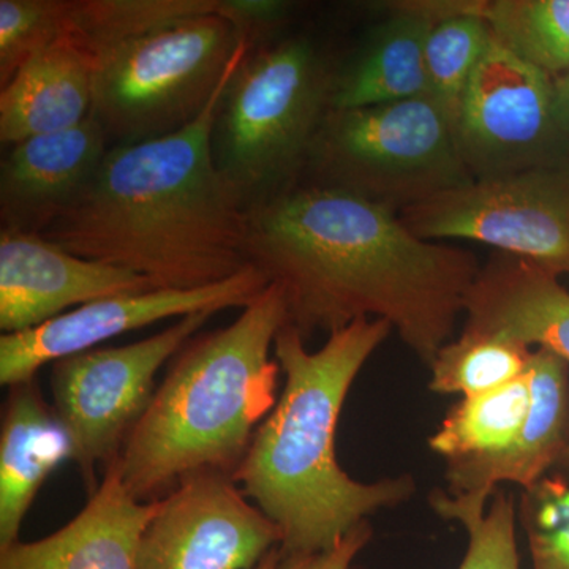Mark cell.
Wrapping results in <instances>:
<instances>
[{"label":"cell","instance_id":"6da1fadb","mask_svg":"<svg viewBox=\"0 0 569 569\" xmlns=\"http://www.w3.org/2000/svg\"><path fill=\"white\" fill-rule=\"evenodd\" d=\"M246 253L282 288L288 325L302 339L376 318L427 366L481 271L473 253L419 238L395 209L329 183L247 209Z\"/></svg>","mask_w":569,"mask_h":569},{"label":"cell","instance_id":"7a4b0ae2","mask_svg":"<svg viewBox=\"0 0 569 569\" xmlns=\"http://www.w3.org/2000/svg\"><path fill=\"white\" fill-rule=\"evenodd\" d=\"M241 62L189 126L111 148L84 192L41 236L163 290L208 287L247 268L246 200L212 151L217 112Z\"/></svg>","mask_w":569,"mask_h":569},{"label":"cell","instance_id":"3957f363","mask_svg":"<svg viewBox=\"0 0 569 569\" xmlns=\"http://www.w3.org/2000/svg\"><path fill=\"white\" fill-rule=\"evenodd\" d=\"M391 331L385 320L359 318L331 332L318 351L307 350L291 325L276 337L283 389L233 479L280 530L282 557L335 548L370 515L403 503L417 490L410 475L356 481L337 460V426L348 392Z\"/></svg>","mask_w":569,"mask_h":569},{"label":"cell","instance_id":"277c9868","mask_svg":"<svg viewBox=\"0 0 569 569\" xmlns=\"http://www.w3.org/2000/svg\"><path fill=\"white\" fill-rule=\"evenodd\" d=\"M288 323L282 288L269 283L233 323L193 337L133 427L119 458L137 500L167 496L203 471L231 475L279 396L276 337Z\"/></svg>","mask_w":569,"mask_h":569},{"label":"cell","instance_id":"5b68a950","mask_svg":"<svg viewBox=\"0 0 569 569\" xmlns=\"http://www.w3.org/2000/svg\"><path fill=\"white\" fill-rule=\"evenodd\" d=\"M231 0H189L153 20L112 21L81 37L96 56L92 114L108 140L178 132L252 50Z\"/></svg>","mask_w":569,"mask_h":569},{"label":"cell","instance_id":"8992f818","mask_svg":"<svg viewBox=\"0 0 569 569\" xmlns=\"http://www.w3.org/2000/svg\"><path fill=\"white\" fill-rule=\"evenodd\" d=\"M332 86L309 41L287 40L246 56L224 89L212 132L217 167L244 200L309 159L331 111Z\"/></svg>","mask_w":569,"mask_h":569},{"label":"cell","instance_id":"52a82bcc","mask_svg":"<svg viewBox=\"0 0 569 569\" xmlns=\"http://www.w3.org/2000/svg\"><path fill=\"white\" fill-rule=\"evenodd\" d=\"M309 159L325 183L395 211L475 181L455 121L430 96L329 111Z\"/></svg>","mask_w":569,"mask_h":569},{"label":"cell","instance_id":"ba28073f","mask_svg":"<svg viewBox=\"0 0 569 569\" xmlns=\"http://www.w3.org/2000/svg\"><path fill=\"white\" fill-rule=\"evenodd\" d=\"M212 316L193 313L148 339L93 348L52 365V408L69 433L71 462L80 470L89 496L100 485L97 471L121 458L127 438L156 392L160 367Z\"/></svg>","mask_w":569,"mask_h":569},{"label":"cell","instance_id":"9c48e42d","mask_svg":"<svg viewBox=\"0 0 569 569\" xmlns=\"http://www.w3.org/2000/svg\"><path fill=\"white\" fill-rule=\"evenodd\" d=\"M419 238L467 239L569 274V156L518 173L475 179L400 211Z\"/></svg>","mask_w":569,"mask_h":569},{"label":"cell","instance_id":"30bf717a","mask_svg":"<svg viewBox=\"0 0 569 569\" xmlns=\"http://www.w3.org/2000/svg\"><path fill=\"white\" fill-rule=\"evenodd\" d=\"M456 137L473 179L518 173L569 156V138L553 112V78L496 39L460 100Z\"/></svg>","mask_w":569,"mask_h":569},{"label":"cell","instance_id":"8fae6325","mask_svg":"<svg viewBox=\"0 0 569 569\" xmlns=\"http://www.w3.org/2000/svg\"><path fill=\"white\" fill-rule=\"evenodd\" d=\"M282 535L231 475L182 479L142 531L140 569H254Z\"/></svg>","mask_w":569,"mask_h":569},{"label":"cell","instance_id":"7c38bea8","mask_svg":"<svg viewBox=\"0 0 569 569\" xmlns=\"http://www.w3.org/2000/svg\"><path fill=\"white\" fill-rule=\"evenodd\" d=\"M268 277L247 266L241 272L194 290H153L111 296L77 307L63 316L29 329L0 337V385L6 388L36 380L41 367L67 356L99 348L112 337L193 313L246 309L266 287Z\"/></svg>","mask_w":569,"mask_h":569},{"label":"cell","instance_id":"4fadbf2b","mask_svg":"<svg viewBox=\"0 0 569 569\" xmlns=\"http://www.w3.org/2000/svg\"><path fill=\"white\" fill-rule=\"evenodd\" d=\"M151 280L88 260L41 234L0 231V329L29 331L111 296L153 290Z\"/></svg>","mask_w":569,"mask_h":569},{"label":"cell","instance_id":"5bb4252c","mask_svg":"<svg viewBox=\"0 0 569 569\" xmlns=\"http://www.w3.org/2000/svg\"><path fill=\"white\" fill-rule=\"evenodd\" d=\"M108 151L93 114L62 132L10 146L0 164L2 230L43 233L84 192Z\"/></svg>","mask_w":569,"mask_h":569},{"label":"cell","instance_id":"9a60e30c","mask_svg":"<svg viewBox=\"0 0 569 569\" xmlns=\"http://www.w3.org/2000/svg\"><path fill=\"white\" fill-rule=\"evenodd\" d=\"M156 509L157 500L140 501L127 490L114 460L67 526L37 541L18 539L0 548V569H140L142 531Z\"/></svg>","mask_w":569,"mask_h":569},{"label":"cell","instance_id":"2e32d148","mask_svg":"<svg viewBox=\"0 0 569 569\" xmlns=\"http://www.w3.org/2000/svg\"><path fill=\"white\" fill-rule=\"evenodd\" d=\"M526 376L531 408L516 443L488 458L449 460L447 477L451 496L489 500L500 482L523 490L537 485L557 466L569 447V372L559 355L539 348L531 351Z\"/></svg>","mask_w":569,"mask_h":569},{"label":"cell","instance_id":"e0dca14e","mask_svg":"<svg viewBox=\"0 0 569 569\" xmlns=\"http://www.w3.org/2000/svg\"><path fill=\"white\" fill-rule=\"evenodd\" d=\"M463 331L539 346L569 365V293L557 276L515 254H498L467 295ZM569 471V447L559 463Z\"/></svg>","mask_w":569,"mask_h":569},{"label":"cell","instance_id":"ac0fdd59","mask_svg":"<svg viewBox=\"0 0 569 569\" xmlns=\"http://www.w3.org/2000/svg\"><path fill=\"white\" fill-rule=\"evenodd\" d=\"M96 56L73 26L32 56L0 92V141L7 146L80 126L93 108Z\"/></svg>","mask_w":569,"mask_h":569},{"label":"cell","instance_id":"d6986e66","mask_svg":"<svg viewBox=\"0 0 569 569\" xmlns=\"http://www.w3.org/2000/svg\"><path fill=\"white\" fill-rule=\"evenodd\" d=\"M9 389L0 427V548L20 539L37 493L71 460L69 433L36 380Z\"/></svg>","mask_w":569,"mask_h":569},{"label":"cell","instance_id":"ffe728a7","mask_svg":"<svg viewBox=\"0 0 569 569\" xmlns=\"http://www.w3.org/2000/svg\"><path fill=\"white\" fill-rule=\"evenodd\" d=\"M436 17L402 7L377 29L361 58L332 86L331 110H355L430 96L426 41Z\"/></svg>","mask_w":569,"mask_h":569},{"label":"cell","instance_id":"44dd1931","mask_svg":"<svg viewBox=\"0 0 569 569\" xmlns=\"http://www.w3.org/2000/svg\"><path fill=\"white\" fill-rule=\"evenodd\" d=\"M530 408L531 388L523 373L496 391L463 397L429 438V447L447 462L500 455L518 440Z\"/></svg>","mask_w":569,"mask_h":569},{"label":"cell","instance_id":"7402d4cb","mask_svg":"<svg viewBox=\"0 0 569 569\" xmlns=\"http://www.w3.org/2000/svg\"><path fill=\"white\" fill-rule=\"evenodd\" d=\"M436 17L426 41L430 97L456 123L460 100L493 37L471 2L422 3Z\"/></svg>","mask_w":569,"mask_h":569},{"label":"cell","instance_id":"603a6c76","mask_svg":"<svg viewBox=\"0 0 569 569\" xmlns=\"http://www.w3.org/2000/svg\"><path fill=\"white\" fill-rule=\"evenodd\" d=\"M471 7L512 54L553 80L568 73L569 0H493Z\"/></svg>","mask_w":569,"mask_h":569},{"label":"cell","instance_id":"cb8c5ba5","mask_svg":"<svg viewBox=\"0 0 569 569\" xmlns=\"http://www.w3.org/2000/svg\"><path fill=\"white\" fill-rule=\"evenodd\" d=\"M530 355L512 340L463 331L433 358L429 387L438 395H486L523 377Z\"/></svg>","mask_w":569,"mask_h":569},{"label":"cell","instance_id":"d4e9b609","mask_svg":"<svg viewBox=\"0 0 569 569\" xmlns=\"http://www.w3.org/2000/svg\"><path fill=\"white\" fill-rule=\"evenodd\" d=\"M430 507L467 530L468 549L459 569H520L515 501L508 493L497 490L488 508L482 498L436 490Z\"/></svg>","mask_w":569,"mask_h":569},{"label":"cell","instance_id":"484cf974","mask_svg":"<svg viewBox=\"0 0 569 569\" xmlns=\"http://www.w3.org/2000/svg\"><path fill=\"white\" fill-rule=\"evenodd\" d=\"M73 0H0V81L2 86L32 56L71 28Z\"/></svg>","mask_w":569,"mask_h":569},{"label":"cell","instance_id":"4316f807","mask_svg":"<svg viewBox=\"0 0 569 569\" xmlns=\"http://www.w3.org/2000/svg\"><path fill=\"white\" fill-rule=\"evenodd\" d=\"M520 523L533 569H569V485L545 477L523 490Z\"/></svg>","mask_w":569,"mask_h":569},{"label":"cell","instance_id":"83f0119b","mask_svg":"<svg viewBox=\"0 0 569 569\" xmlns=\"http://www.w3.org/2000/svg\"><path fill=\"white\" fill-rule=\"evenodd\" d=\"M373 530L369 520L340 539L335 548L307 556L282 557L279 569H350L358 553L369 545Z\"/></svg>","mask_w":569,"mask_h":569},{"label":"cell","instance_id":"f1b7e54d","mask_svg":"<svg viewBox=\"0 0 569 569\" xmlns=\"http://www.w3.org/2000/svg\"><path fill=\"white\" fill-rule=\"evenodd\" d=\"M553 112L561 132L569 138V71L553 80Z\"/></svg>","mask_w":569,"mask_h":569},{"label":"cell","instance_id":"f546056e","mask_svg":"<svg viewBox=\"0 0 569 569\" xmlns=\"http://www.w3.org/2000/svg\"><path fill=\"white\" fill-rule=\"evenodd\" d=\"M280 560H282V553H280V549H272L268 556L264 557L263 560L260 561L254 569H279Z\"/></svg>","mask_w":569,"mask_h":569}]
</instances>
